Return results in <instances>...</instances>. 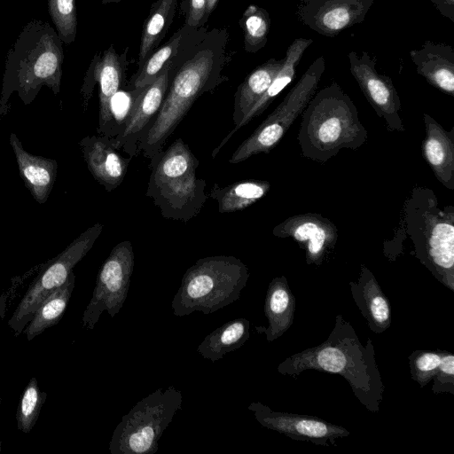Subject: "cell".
I'll list each match as a JSON object with an SVG mask.
<instances>
[{
  "mask_svg": "<svg viewBox=\"0 0 454 454\" xmlns=\"http://www.w3.org/2000/svg\"><path fill=\"white\" fill-rule=\"evenodd\" d=\"M218 2H219V0H207V8H206V13H205V23L207 22L211 13L216 8Z\"/></svg>",
  "mask_w": 454,
  "mask_h": 454,
  "instance_id": "obj_38",
  "label": "cell"
},
{
  "mask_svg": "<svg viewBox=\"0 0 454 454\" xmlns=\"http://www.w3.org/2000/svg\"><path fill=\"white\" fill-rule=\"evenodd\" d=\"M77 0H47L51 19L62 43L70 44L77 34Z\"/></svg>",
  "mask_w": 454,
  "mask_h": 454,
  "instance_id": "obj_33",
  "label": "cell"
},
{
  "mask_svg": "<svg viewBox=\"0 0 454 454\" xmlns=\"http://www.w3.org/2000/svg\"><path fill=\"white\" fill-rule=\"evenodd\" d=\"M325 70V58L317 57L274 111L239 145L229 162L237 164L273 150L317 92Z\"/></svg>",
  "mask_w": 454,
  "mask_h": 454,
  "instance_id": "obj_9",
  "label": "cell"
},
{
  "mask_svg": "<svg viewBox=\"0 0 454 454\" xmlns=\"http://www.w3.org/2000/svg\"><path fill=\"white\" fill-rule=\"evenodd\" d=\"M306 370L342 376L369 411H380L385 387L374 347L370 339L364 346L341 314L336 316L333 328L324 342L286 357L277 367L278 373L292 377Z\"/></svg>",
  "mask_w": 454,
  "mask_h": 454,
  "instance_id": "obj_2",
  "label": "cell"
},
{
  "mask_svg": "<svg viewBox=\"0 0 454 454\" xmlns=\"http://www.w3.org/2000/svg\"><path fill=\"white\" fill-rule=\"evenodd\" d=\"M128 48L119 54L114 45L94 56L82 87L84 109L91 97L95 83H98L99 114L98 133L114 137L112 101L125 84Z\"/></svg>",
  "mask_w": 454,
  "mask_h": 454,
  "instance_id": "obj_12",
  "label": "cell"
},
{
  "mask_svg": "<svg viewBox=\"0 0 454 454\" xmlns=\"http://www.w3.org/2000/svg\"><path fill=\"white\" fill-rule=\"evenodd\" d=\"M373 3L374 0H302L297 15L312 31L335 37L362 23Z\"/></svg>",
  "mask_w": 454,
  "mask_h": 454,
  "instance_id": "obj_17",
  "label": "cell"
},
{
  "mask_svg": "<svg viewBox=\"0 0 454 454\" xmlns=\"http://www.w3.org/2000/svg\"><path fill=\"white\" fill-rule=\"evenodd\" d=\"M207 0H181L179 10L184 17V25L199 28L205 26Z\"/></svg>",
  "mask_w": 454,
  "mask_h": 454,
  "instance_id": "obj_36",
  "label": "cell"
},
{
  "mask_svg": "<svg viewBox=\"0 0 454 454\" xmlns=\"http://www.w3.org/2000/svg\"><path fill=\"white\" fill-rule=\"evenodd\" d=\"M270 190L265 180L247 179L221 187L215 183L208 197L215 200L220 213L243 210L262 200Z\"/></svg>",
  "mask_w": 454,
  "mask_h": 454,
  "instance_id": "obj_27",
  "label": "cell"
},
{
  "mask_svg": "<svg viewBox=\"0 0 454 454\" xmlns=\"http://www.w3.org/2000/svg\"><path fill=\"white\" fill-rule=\"evenodd\" d=\"M409 54L419 75L440 91L454 97V49L450 45L427 40Z\"/></svg>",
  "mask_w": 454,
  "mask_h": 454,
  "instance_id": "obj_20",
  "label": "cell"
},
{
  "mask_svg": "<svg viewBox=\"0 0 454 454\" xmlns=\"http://www.w3.org/2000/svg\"><path fill=\"white\" fill-rule=\"evenodd\" d=\"M47 394L42 391L35 377H32L20 395L16 412L17 427L29 433L35 425Z\"/></svg>",
  "mask_w": 454,
  "mask_h": 454,
  "instance_id": "obj_32",
  "label": "cell"
},
{
  "mask_svg": "<svg viewBox=\"0 0 454 454\" xmlns=\"http://www.w3.org/2000/svg\"><path fill=\"white\" fill-rule=\"evenodd\" d=\"M367 139L356 105L335 82L316 92L301 114L297 140L307 159L325 162L341 149L361 147Z\"/></svg>",
  "mask_w": 454,
  "mask_h": 454,
  "instance_id": "obj_4",
  "label": "cell"
},
{
  "mask_svg": "<svg viewBox=\"0 0 454 454\" xmlns=\"http://www.w3.org/2000/svg\"><path fill=\"white\" fill-rule=\"evenodd\" d=\"M6 311V296L0 293V318H4Z\"/></svg>",
  "mask_w": 454,
  "mask_h": 454,
  "instance_id": "obj_39",
  "label": "cell"
},
{
  "mask_svg": "<svg viewBox=\"0 0 454 454\" xmlns=\"http://www.w3.org/2000/svg\"><path fill=\"white\" fill-rule=\"evenodd\" d=\"M103 228L102 223L93 224L44 265L7 323L15 336L23 333L43 301L67 280L74 267L91 249Z\"/></svg>",
  "mask_w": 454,
  "mask_h": 454,
  "instance_id": "obj_10",
  "label": "cell"
},
{
  "mask_svg": "<svg viewBox=\"0 0 454 454\" xmlns=\"http://www.w3.org/2000/svg\"><path fill=\"white\" fill-rule=\"evenodd\" d=\"M1 403H2V398H1V396H0V405H1Z\"/></svg>",
  "mask_w": 454,
  "mask_h": 454,
  "instance_id": "obj_41",
  "label": "cell"
},
{
  "mask_svg": "<svg viewBox=\"0 0 454 454\" xmlns=\"http://www.w3.org/2000/svg\"><path fill=\"white\" fill-rule=\"evenodd\" d=\"M200 161L182 138L150 160L152 168L145 195L167 219L187 223L202 209L206 182L198 178Z\"/></svg>",
  "mask_w": 454,
  "mask_h": 454,
  "instance_id": "obj_6",
  "label": "cell"
},
{
  "mask_svg": "<svg viewBox=\"0 0 454 454\" xmlns=\"http://www.w3.org/2000/svg\"><path fill=\"white\" fill-rule=\"evenodd\" d=\"M122 0H101V3L106 4H112V3H119Z\"/></svg>",
  "mask_w": 454,
  "mask_h": 454,
  "instance_id": "obj_40",
  "label": "cell"
},
{
  "mask_svg": "<svg viewBox=\"0 0 454 454\" xmlns=\"http://www.w3.org/2000/svg\"><path fill=\"white\" fill-rule=\"evenodd\" d=\"M239 24L243 31L244 49L255 53L267 43L270 28L269 12L256 4H250L242 13Z\"/></svg>",
  "mask_w": 454,
  "mask_h": 454,
  "instance_id": "obj_31",
  "label": "cell"
},
{
  "mask_svg": "<svg viewBox=\"0 0 454 454\" xmlns=\"http://www.w3.org/2000/svg\"><path fill=\"white\" fill-rule=\"evenodd\" d=\"M283 60V59L270 58L250 72L239 85L234 95V109L232 114L234 128L222 140L219 145L214 149L212 158L215 157L227 141L233 136L243 118L264 94L280 69Z\"/></svg>",
  "mask_w": 454,
  "mask_h": 454,
  "instance_id": "obj_23",
  "label": "cell"
},
{
  "mask_svg": "<svg viewBox=\"0 0 454 454\" xmlns=\"http://www.w3.org/2000/svg\"><path fill=\"white\" fill-rule=\"evenodd\" d=\"M182 392L173 386L158 388L122 416L109 442L111 454H154L159 440L182 409Z\"/></svg>",
  "mask_w": 454,
  "mask_h": 454,
  "instance_id": "obj_8",
  "label": "cell"
},
{
  "mask_svg": "<svg viewBox=\"0 0 454 454\" xmlns=\"http://www.w3.org/2000/svg\"><path fill=\"white\" fill-rule=\"evenodd\" d=\"M295 309V297L285 276L274 278L267 290L264 313L268 319L267 328L256 329L264 332L266 340L273 341L283 335L293 325Z\"/></svg>",
  "mask_w": 454,
  "mask_h": 454,
  "instance_id": "obj_24",
  "label": "cell"
},
{
  "mask_svg": "<svg viewBox=\"0 0 454 454\" xmlns=\"http://www.w3.org/2000/svg\"><path fill=\"white\" fill-rule=\"evenodd\" d=\"M423 158L437 180L447 189L454 190V128L445 130L427 114H423Z\"/></svg>",
  "mask_w": 454,
  "mask_h": 454,
  "instance_id": "obj_19",
  "label": "cell"
},
{
  "mask_svg": "<svg viewBox=\"0 0 454 454\" xmlns=\"http://www.w3.org/2000/svg\"><path fill=\"white\" fill-rule=\"evenodd\" d=\"M74 282L75 276L72 272L67 280L43 301L23 331L27 340H32L60 321L70 301Z\"/></svg>",
  "mask_w": 454,
  "mask_h": 454,
  "instance_id": "obj_29",
  "label": "cell"
},
{
  "mask_svg": "<svg viewBox=\"0 0 454 454\" xmlns=\"http://www.w3.org/2000/svg\"><path fill=\"white\" fill-rule=\"evenodd\" d=\"M9 140L25 186L37 203H45L56 180L57 161L27 153L13 132L11 133Z\"/></svg>",
  "mask_w": 454,
  "mask_h": 454,
  "instance_id": "obj_22",
  "label": "cell"
},
{
  "mask_svg": "<svg viewBox=\"0 0 454 454\" xmlns=\"http://www.w3.org/2000/svg\"><path fill=\"white\" fill-rule=\"evenodd\" d=\"M178 1L157 0L151 5L141 33L138 66L160 46L173 22Z\"/></svg>",
  "mask_w": 454,
  "mask_h": 454,
  "instance_id": "obj_28",
  "label": "cell"
},
{
  "mask_svg": "<svg viewBox=\"0 0 454 454\" xmlns=\"http://www.w3.org/2000/svg\"><path fill=\"white\" fill-rule=\"evenodd\" d=\"M443 350H416L409 356L411 375L421 387L435 375Z\"/></svg>",
  "mask_w": 454,
  "mask_h": 454,
  "instance_id": "obj_34",
  "label": "cell"
},
{
  "mask_svg": "<svg viewBox=\"0 0 454 454\" xmlns=\"http://www.w3.org/2000/svg\"><path fill=\"white\" fill-rule=\"evenodd\" d=\"M349 70L368 103L377 115L384 120L389 131L404 132L400 111L401 101L392 79L380 74L376 68V59L367 51L360 55L352 51L348 54Z\"/></svg>",
  "mask_w": 454,
  "mask_h": 454,
  "instance_id": "obj_13",
  "label": "cell"
},
{
  "mask_svg": "<svg viewBox=\"0 0 454 454\" xmlns=\"http://www.w3.org/2000/svg\"><path fill=\"white\" fill-rule=\"evenodd\" d=\"M445 18L454 22V0H429Z\"/></svg>",
  "mask_w": 454,
  "mask_h": 454,
  "instance_id": "obj_37",
  "label": "cell"
},
{
  "mask_svg": "<svg viewBox=\"0 0 454 454\" xmlns=\"http://www.w3.org/2000/svg\"><path fill=\"white\" fill-rule=\"evenodd\" d=\"M434 385L433 392L435 394L442 392L454 393V355L444 351L438 371L432 379Z\"/></svg>",
  "mask_w": 454,
  "mask_h": 454,
  "instance_id": "obj_35",
  "label": "cell"
},
{
  "mask_svg": "<svg viewBox=\"0 0 454 454\" xmlns=\"http://www.w3.org/2000/svg\"><path fill=\"white\" fill-rule=\"evenodd\" d=\"M402 221L416 258L454 291V207H440L433 190L416 185L404 201Z\"/></svg>",
  "mask_w": 454,
  "mask_h": 454,
  "instance_id": "obj_5",
  "label": "cell"
},
{
  "mask_svg": "<svg viewBox=\"0 0 454 454\" xmlns=\"http://www.w3.org/2000/svg\"><path fill=\"white\" fill-rule=\"evenodd\" d=\"M277 238H290L305 251L306 262L321 265L334 249L338 229L327 217L316 213L289 216L272 229Z\"/></svg>",
  "mask_w": 454,
  "mask_h": 454,
  "instance_id": "obj_16",
  "label": "cell"
},
{
  "mask_svg": "<svg viewBox=\"0 0 454 454\" xmlns=\"http://www.w3.org/2000/svg\"><path fill=\"white\" fill-rule=\"evenodd\" d=\"M168 67L169 63L152 83L129 90V110L112 141L117 149H123L131 157L138 153V143L162 104L168 83Z\"/></svg>",
  "mask_w": 454,
  "mask_h": 454,
  "instance_id": "obj_14",
  "label": "cell"
},
{
  "mask_svg": "<svg viewBox=\"0 0 454 454\" xmlns=\"http://www.w3.org/2000/svg\"><path fill=\"white\" fill-rule=\"evenodd\" d=\"M250 322L244 317L230 320L208 333L197 348V352L213 363L227 353L242 347L249 339Z\"/></svg>",
  "mask_w": 454,
  "mask_h": 454,
  "instance_id": "obj_26",
  "label": "cell"
},
{
  "mask_svg": "<svg viewBox=\"0 0 454 454\" xmlns=\"http://www.w3.org/2000/svg\"><path fill=\"white\" fill-rule=\"evenodd\" d=\"M79 145L94 179L107 192L117 188L124 180L132 157H122L112 137L104 135L87 136Z\"/></svg>",
  "mask_w": 454,
  "mask_h": 454,
  "instance_id": "obj_18",
  "label": "cell"
},
{
  "mask_svg": "<svg viewBox=\"0 0 454 454\" xmlns=\"http://www.w3.org/2000/svg\"><path fill=\"white\" fill-rule=\"evenodd\" d=\"M248 410L254 413L255 419L262 427L277 431L294 440L328 446L334 444L337 439L350 434V432L343 427L329 423L320 418L275 411L260 402L251 403Z\"/></svg>",
  "mask_w": 454,
  "mask_h": 454,
  "instance_id": "obj_15",
  "label": "cell"
},
{
  "mask_svg": "<svg viewBox=\"0 0 454 454\" xmlns=\"http://www.w3.org/2000/svg\"><path fill=\"white\" fill-rule=\"evenodd\" d=\"M0 451H1V440H0Z\"/></svg>",
  "mask_w": 454,
  "mask_h": 454,
  "instance_id": "obj_42",
  "label": "cell"
},
{
  "mask_svg": "<svg viewBox=\"0 0 454 454\" xmlns=\"http://www.w3.org/2000/svg\"><path fill=\"white\" fill-rule=\"evenodd\" d=\"M190 27L184 25L175 32L168 41L154 50L141 65L132 76L129 90L142 88L152 83L177 53L180 45L188 32Z\"/></svg>",
  "mask_w": 454,
  "mask_h": 454,
  "instance_id": "obj_30",
  "label": "cell"
},
{
  "mask_svg": "<svg viewBox=\"0 0 454 454\" xmlns=\"http://www.w3.org/2000/svg\"><path fill=\"white\" fill-rule=\"evenodd\" d=\"M353 299L374 333H382L391 325L390 303L372 271L364 264L357 281L349 282Z\"/></svg>",
  "mask_w": 454,
  "mask_h": 454,
  "instance_id": "obj_21",
  "label": "cell"
},
{
  "mask_svg": "<svg viewBox=\"0 0 454 454\" xmlns=\"http://www.w3.org/2000/svg\"><path fill=\"white\" fill-rule=\"evenodd\" d=\"M57 31L41 20H32L21 29L9 50L0 96V115L6 113L11 94L16 91L30 104L43 86L57 95L60 90L64 49Z\"/></svg>",
  "mask_w": 454,
  "mask_h": 454,
  "instance_id": "obj_3",
  "label": "cell"
},
{
  "mask_svg": "<svg viewBox=\"0 0 454 454\" xmlns=\"http://www.w3.org/2000/svg\"><path fill=\"white\" fill-rule=\"evenodd\" d=\"M313 43L309 38L299 37L294 40L288 46L283 58V64L271 81L270 86L253 106L237 128V131L248 124L254 118L262 114L278 94L293 82L295 77L296 68L306 50Z\"/></svg>",
  "mask_w": 454,
  "mask_h": 454,
  "instance_id": "obj_25",
  "label": "cell"
},
{
  "mask_svg": "<svg viewBox=\"0 0 454 454\" xmlns=\"http://www.w3.org/2000/svg\"><path fill=\"white\" fill-rule=\"evenodd\" d=\"M226 28L190 27L169 62L168 83L159 112L140 139L137 151L149 160L163 150L168 137L195 101L227 80Z\"/></svg>",
  "mask_w": 454,
  "mask_h": 454,
  "instance_id": "obj_1",
  "label": "cell"
},
{
  "mask_svg": "<svg viewBox=\"0 0 454 454\" xmlns=\"http://www.w3.org/2000/svg\"><path fill=\"white\" fill-rule=\"evenodd\" d=\"M133 269L132 244L121 241L101 265L92 296L82 314V327L94 329L105 311L112 318L120 312L128 295Z\"/></svg>",
  "mask_w": 454,
  "mask_h": 454,
  "instance_id": "obj_11",
  "label": "cell"
},
{
  "mask_svg": "<svg viewBox=\"0 0 454 454\" xmlns=\"http://www.w3.org/2000/svg\"><path fill=\"white\" fill-rule=\"evenodd\" d=\"M248 278L247 265L235 256L200 258L184 274L171 302L173 313H214L239 299Z\"/></svg>",
  "mask_w": 454,
  "mask_h": 454,
  "instance_id": "obj_7",
  "label": "cell"
}]
</instances>
